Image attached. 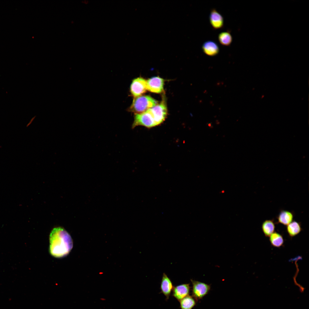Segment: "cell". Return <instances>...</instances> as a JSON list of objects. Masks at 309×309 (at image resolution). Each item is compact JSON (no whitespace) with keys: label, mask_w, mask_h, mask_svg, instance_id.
<instances>
[{"label":"cell","mask_w":309,"mask_h":309,"mask_svg":"<svg viewBox=\"0 0 309 309\" xmlns=\"http://www.w3.org/2000/svg\"><path fill=\"white\" fill-rule=\"evenodd\" d=\"M49 250L50 254L57 258L64 257L72 249L73 242L70 234L61 227L54 228L49 236Z\"/></svg>","instance_id":"1"},{"label":"cell","mask_w":309,"mask_h":309,"mask_svg":"<svg viewBox=\"0 0 309 309\" xmlns=\"http://www.w3.org/2000/svg\"><path fill=\"white\" fill-rule=\"evenodd\" d=\"M157 101L151 96L141 95L134 98L127 110L135 114L143 112L157 104Z\"/></svg>","instance_id":"2"},{"label":"cell","mask_w":309,"mask_h":309,"mask_svg":"<svg viewBox=\"0 0 309 309\" xmlns=\"http://www.w3.org/2000/svg\"><path fill=\"white\" fill-rule=\"evenodd\" d=\"M138 126H142L148 128L157 126L149 109L143 112L134 114L132 128H134Z\"/></svg>","instance_id":"3"},{"label":"cell","mask_w":309,"mask_h":309,"mask_svg":"<svg viewBox=\"0 0 309 309\" xmlns=\"http://www.w3.org/2000/svg\"><path fill=\"white\" fill-rule=\"evenodd\" d=\"M157 126L165 120L167 114V109L165 100L163 99L159 104L149 109Z\"/></svg>","instance_id":"4"},{"label":"cell","mask_w":309,"mask_h":309,"mask_svg":"<svg viewBox=\"0 0 309 309\" xmlns=\"http://www.w3.org/2000/svg\"><path fill=\"white\" fill-rule=\"evenodd\" d=\"M191 281L192 284V296L196 301L202 299L210 290V285L192 279Z\"/></svg>","instance_id":"5"},{"label":"cell","mask_w":309,"mask_h":309,"mask_svg":"<svg viewBox=\"0 0 309 309\" xmlns=\"http://www.w3.org/2000/svg\"><path fill=\"white\" fill-rule=\"evenodd\" d=\"M146 90V80L141 77L133 80L130 85V92L131 95L134 98L142 95Z\"/></svg>","instance_id":"6"},{"label":"cell","mask_w":309,"mask_h":309,"mask_svg":"<svg viewBox=\"0 0 309 309\" xmlns=\"http://www.w3.org/2000/svg\"><path fill=\"white\" fill-rule=\"evenodd\" d=\"M147 90L154 93H160L163 90L164 80L159 77H155L146 80Z\"/></svg>","instance_id":"7"},{"label":"cell","mask_w":309,"mask_h":309,"mask_svg":"<svg viewBox=\"0 0 309 309\" xmlns=\"http://www.w3.org/2000/svg\"><path fill=\"white\" fill-rule=\"evenodd\" d=\"M190 287L189 284H180L174 287L173 290V296L179 301L189 295Z\"/></svg>","instance_id":"8"},{"label":"cell","mask_w":309,"mask_h":309,"mask_svg":"<svg viewBox=\"0 0 309 309\" xmlns=\"http://www.w3.org/2000/svg\"><path fill=\"white\" fill-rule=\"evenodd\" d=\"M211 25L215 29L222 28L223 26V18L221 15L215 9H211L209 16Z\"/></svg>","instance_id":"9"},{"label":"cell","mask_w":309,"mask_h":309,"mask_svg":"<svg viewBox=\"0 0 309 309\" xmlns=\"http://www.w3.org/2000/svg\"><path fill=\"white\" fill-rule=\"evenodd\" d=\"M174 287L171 279L165 273H163L161 281L160 289L161 293L165 296L167 300L169 299Z\"/></svg>","instance_id":"10"},{"label":"cell","mask_w":309,"mask_h":309,"mask_svg":"<svg viewBox=\"0 0 309 309\" xmlns=\"http://www.w3.org/2000/svg\"><path fill=\"white\" fill-rule=\"evenodd\" d=\"M202 48L203 52L210 56H215L219 52L218 45L215 42L211 41H207L204 42Z\"/></svg>","instance_id":"11"},{"label":"cell","mask_w":309,"mask_h":309,"mask_svg":"<svg viewBox=\"0 0 309 309\" xmlns=\"http://www.w3.org/2000/svg\"><path fill=\"white\" fill-rule=\"evenodd\" d=\"M293 213L289 211L281 210L277 216L278 223L287 225L293 221Z\"/></svg>","instance_id":"12"},{"label":"cell","mask_w":309,"mask_h":309,"mask_svg":"<svg viewBox=\"0 0 309 309\" xmlns=\"http://www.w3.org/2000/svg\"><path fill=\"white\" fill-rule=\"evenodd\" d=\"M261 228L262 230L266 237H269L274 232L275 226L273 219L266 220L262 223Z\"/></svg>","instance_id":"13"},{"label":"cell","mask_w":309,"mask_h":309,"mask_svg":"<svg viewBox=\"0 0 309 309\" xmlns=\"http://www.w3.org/2000/svg\"><path fill=\"white\" fill-rule=\"evenodd\" d=\"M302 229L300 223L295 221H292L286 227L287 232L291 237L297 235L301 232Z\"/></svg>","instance_id":"14"},{"label":"cell","mask_w":309,"mask_h":309,"mask_svg":"<svg viewBox=\"0 0 309 309\" xmlns=\"http://www.w3.org/2000/svg\"><path fill=\"white\" fill-rule=\"evenodd\" d=\"M196 300L192 296L188 295L179 302L181 309H192L196 304Z\"/></svg>","instance_id":"15"},{"label":"cell","mask_w":309,"mask_h":309,"mask_svg":"<svg viewBox=\"0 0 309 309\" xmlns=\"http://www.w3.org/2000/svg\"><path fill=\"white\" fill-rule=\"evenodd\" d=\"M269 240L271 245L274 247H280L284 243V239L280 234L275 232L269 236Z\"/></svg>","instance_id":"16"},{"label":"cell","mask_w":309,"mask_h":309,"mask_svg":"<svg viewBox=\"0 0 309 309\" xmlns=\"http://www.w3.org/2000/svg\"><path fill=\"white\" fill-rule=\"evenodd\" d=\"M218 39L222 45L225 46L229 45L232 41V37L229 31L222 32L218 35Z\"/></svg>","instance_id":"17"}]
</instances>
